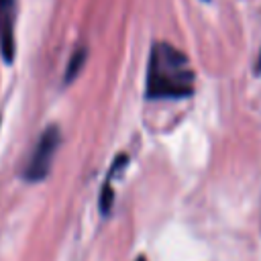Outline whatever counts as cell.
Wrapping results in <instances>:
<instances>
[{
  "label": "cell",
  "instance_id": "7a4b0ae2",
  "mask_svg": "<svg viewBox=\"0 0 261 261\" xmlns=\"http://www.w3.org/2000/svg\"><path fill=\"white\" fill-rule=\"evenodd\" d=\"M61 143V133L55 124L47 126L43 130V135L39 137L29 161H27V167L22 171V177L27 181H43L49 171H51V165H53V157L57 153V147Z\"/></svg>",
  "mask_w": 261,
  "mask_h": 261
},
{
  "label": "cell",
  "instance_id": "6da1fadb",
  "mask_svg": "<svg viewBox=\"0 0 261 261\" xmlns=\"http://www.w3.org/2000/svg\"><path fill=\"white\" fill-rule=\"evenodd\" d=\"M194 92L188 57L169 43H155L149 57L147 98H186Z\"/></svg>",
  "mask_w": 261,
  "mask_h": 261
},
{
  "label": "cell",
  "instance_id": "5b68a950",
  "mask_svg": "<svg viewBox=\"0 0 261 261\" xmlns=\"http://www.w3.org/2000/svg\"><path fill=\"white\" fill-rule=\"evenodd\" d=\"M112 175H106V181L102 186V196H100V210L102 214H108L110 212V206L114 202V192H112Z\"/></svg>",
  "mask_w": 261,
  "mask_h": 261
},
{
  "label": "cell",
  "instance_id": "52a82bcc",
  "mask_svg": "<svg viewBox=\"0 0 261 261\" xmlns=\"http://www.w3.org/2000/svg\"><path fill=\"white\" fill-rule=\"evenodd\" d=\"M137 261H147V259H145V257H139V259H137Z\"/></svg>",
  "mask_w": 261,
  "mask_h": 261
},
{
  "label": "cell",
  "instance_id": "277c9868",
  "mask_svg": "<svg viewBox=\"0 0 261 261\" xmlns=\"http://www.w3.org/2000/svg\"><path fill=\"white\" fill-rule=\"evenodd\" d=\"M86 55H88L86 47H77L73 51V55L69 57V63L65 67V73H63V84H71L75 80V75L82 71V67L86 63Z\"/></svg>",
  "mask_w": 261,
  "mask_h": 261
},
{
  "label": "cell",
  "instance_id": "3957f363",
  "mask_svg": "<svg viewBox=\"0 0 261 261\" xmlns=\"http://www.w3.org/2000/svg\"><path fill=\"white\" fill-rule=\"evenodd\" d=\"M14 16L16 0H0V53L6 63L14 59Z\"/></svg>",
  "mask_w": 261,
  "mask_h": 261
},
{
  "label": "cell",
  "instance_id": "8992f818",
  "mask_svg": "<svg viewBox=\"0 0 261 261\" xmlns=\"http://www.w3.org/2000/svg\"><path fill=\"white\" fill-rule=\"evenodd\" d=\"M255 73H261V51H259V57H257V63H255Z\"/></svg>",
  "mask_w": 261,
  "mask_h": 261
}]
</instances>
